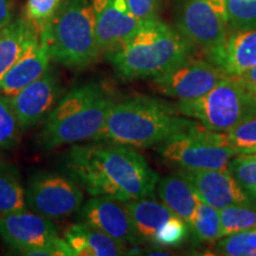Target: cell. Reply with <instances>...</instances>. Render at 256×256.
I'll use <instances>...</instances> for the list:
<instances>
[{
    "mask_svg": "<svg viewBox=\"0 0 256 256\" xmlns=\"http://www.w3.org/2000/svg\"><path fill=\"white\" fill-rule=\"evenodd\" d=\"M66 168L92 196L124 203L151 197L160 179L132 147L106 142L75 144L66 156Z\"/></svg>",
    "mask_w": 256,
    "mask_h": 256,
    "instance_id": "1",
    "label": "cell"
},
{
    "mask_svg": "<svg viewBox=\"0 0 256 256\" xmlns=\"http://www.w3.org/2000/svg\"><path fill=\"white\" fill-rule=\"evenodd\" d=\"M198 126L202 124L179 114L174 104L148 96H133L114 101L94 140L147 148Z\"/></svg>",
    "mask_w": 256,
    "mask_h": 256,
    "instance_id": "2",
    "label": "cell"
},
{
    "mask_svg": "<svg viewBox=\"0 0 256 256\" xmlns=\"http://www.w3.org/2000/svg\"><path fill=\"white\" fill-rule=\"evenodd\" d=\"M192 50L190 42L156 17L140 23L107 58L121 78H154L192 57Z\"/></svg>",
    "mask_w": 256,
    "mask_h": 256,
    "instance_id": "3",
    "label": "cell"
},
{
    "mask_svg": "<svg viewBox=\"0 0 256 256\" xmlns=\"http://www.w3.org/2000/svg\"><path fill=\"white\" fill-rule=\"evenodd\" d=\"M114 100L98 83L74 88L44 120L38 142L46 151L84 140H94L104 128Z\"/></svg>",
    "mask_w": 256,
    "mask_h": 256,
    "instance_id": "4",
    "label": "cell"
},
{
    "mask_svg": "<svg viewBox=\"0 0 256 256\" xmlns=\"http://www.w3.org/2000/svg\"><path fill=\"white\" fill-rule=\"evenodd\" d=\"M38 36L49 48L51 58L69 68L88 66L101 54L89 0H63Z\"/></svg>",
    "mask_w": 256,
    "mask_h": 256,
    "instance_id": "5",
    "label": "cell"
},
{
    "mask_svg": "<svg viewBox=\"0 0 256 256\" xmlns=\"http://www.w3.org/2000/svg\"><path fill=\"white\" fill-rule=\"evenodd\" d=\"M174 106L179 114L222 133L230 132L256 113V98L236 76H226L202 98Z\"/></svg>",
    "mask_w": 256,
    "mask_h": 256,
    "instance_id": "6",
    "label": "cell"
},
{
    "mask_svg": "<svg viewBox=\"0 0 256 256\" xmlns=\"http://www.w3.org/2000/svg\"><path fill=\"white\" fill-rule=\"evenodd\" d=\"M159 153L182 170H222L238 156L226 133L198 126L178 133L159 145Z\"/></svg>",
    "mask_w": 256,
    "mask_h": 256,
    "instance_id": "7",
    "label": "cell"
},
{
    "mask_svg": "<svg viewBox=\"0 0 256 256\" xmlns=\"http://www.w3.org/2000/svg\"><path fill=\"white\" fill-rule=\"evenodd\" d=\"M0 236L8 247L23 255L74 256L50 218L26 209L0 216Z\"/></svg>",
    "mask_w": 256,
    "mask_h": 256,
    "instance_id": "8",
    "label": "cell"
},
{
    "mask_svg": "<svg viewBox=\"0 0 256 256\" xmlns=\"http://www.w3.org/2000/svg\"><path fill=\"white\" fill-rule=\"evenodd\" d=\"M174 17L179 34L204 52L228 36L226 0H174Z\"/></svg>",
    "mask_w": 256,
    "mask_h": 256,
    "instance_id": "9",
    "label": "cell"
},
{
    "mask_svg": "<svg viewBox=\"0 0 256 256\" xmlns=\"http://www.w3.org/2000/svg\"><path fill=\"white\" fill-rule=\"evenodd\" d=\"M26 206L48 218H62L78 212L83 192L75 178L51 172H38L25 191Z\"/></svg>",
    "mask_w": 256,
    "mask_h": 256,
    "instance_id": "10",
    "label": "cell"
},
{
    "mask_svg": "<svg viewBox=\"0 0 256 256\" xmlns=\"http://www.w3.org/2000/svg\"><path fill=\"white\" fill-rule=\"evenodd\" d=\"M226 76L209 60L190 57L152 81L162 94L178 101H191L206 95Z\"/></svg>",
    "mask_w": 256,
    "mask_h": 256,
    "instance_id": "11",
    "label": "cell"
},
{
    "mask_svg": "<svg viewBox=\"0 0 256 256\" xmlns=\"http://www.w3.org/2000/svg\"><path fill=\"white\" fill-rule=\"evenodd\" d=\"M62 84L58 74L50 66L46 72L10 98L22 130L40 124L60 100Z\"/></svg>",
    "mask_w": 256,
    "mask_h": 256,
    "instance_id": "12",
    "label": "cell"
},
{
    "mask_svg": "<svg viewBox=\"0 0 256 256\" xmlns=\"http://www.w3.org/2000/svg\"><path fill=\"white\" fill-rule=\"evenodd\" d=\"M78 218L82 223L107 234L124 246L142 242L124 202L94 196L80 208Z\"/></svg>",
    "mask_w": 256,
    "mask_h": 256,
    "instance_id": "13",
    "label": "cell"
},
{
    "mask_svg": "<svg viewBox=\"0 0 256 256\" xmlns=\"http://www.w3.org/2000/svg\"><path fill=\"white\" fill-rule=\"evenodd\" d=\"M204 203L222 210L230 206H255L256 203L243 191L228 168L180 170Z\"/></svg>",
    "mask_w": 256,
    "mask_h": 256,
    "instance_id": "14",
    "label": "cell"
},
{
    "mask_svg": "<svg viewBox=\"0 0 256 256\" xmlns=\"http://www.w3.org/2000/svg\"><path fill=\"white\" fill-rule=\"evenodd\" d=\"M95 31L101 52H110L130 37L140 22L134 17L126 0H92Z\"/></svg>",
    "mask_w": 256,
    "mask_h": 256,
    "instance_id": "15",
    "label": "cell"
},
{
    "mask_svg": "<svg viewBox=\"0 0 256 256\" xmlns=\"http://www.w3.org/2000/svg\"><path fill=\"white\" fill-rule=\"evenodd\" d=\"M206 56L226 75H241L256 66V28L235 30L220 46L206 51Z\"/></svg>",
    "mask_w": 256,
    "mask_h": 256,
    "instance_id": "16",
    "label": "cell"
},
{
    "mask_svg": "<svg viewBox=\"0 0 256 256\" xmlns=\"http://www.w3.org/2000/svg\"><path fill=\"white\" fill-rule=\"evenodd\" d=\"M49 48L40 36L34 38L25 49L11 69L0 80V94L12 98L22 89L40 78L50 66Z\"/></svg>",
    "mask_w": 256,
    "mask_h": 256,
    "instance_id": "17",
    "label": "cell"
},
{
    "mask_svg": "<svg viewBox=\"0 0 256 256\" xmlns=\"http://www.w3.org/2000/svg\"><path fill=\"white\" fill-rule=\"evenodd\" d=\"M64 240L76 256H118L127 250V246L82 222L69 226Z\"/></svg>",
    "mask_w": 256,
    "mask_h": 256,
    "instance_id": "18",
    "label": "cell"
},
{
    "mask_svg": "<svg viewBox=\"0 0 256 256\" xmlns=\"http://www.w3.org/2000/svg\"><path fill=\"white\" fill-rule=\"evenodd\" d=\"M156 188L160 200L188 226L200 200L190 182L179 172L159 179Z\"/></svg>",
    "mask_w": 256,
    "mask_h": 256,
    "instance_id": "19",
    "label": "cell"
},
{
    "mask_svg": "<svg viewBox=\"0 0 256 256\" xmlns=\"http://www.w3.org/2000/svg\"><path fill=\"white\" fill-rule=\"evenodd\" d=\"M124 204L142 242L152 243L159 229L174 216L162 202L160 203L151 197L133 200Z\"/></svg>",
    "mask_w": 256,
    "mask_h": 256,
    "instance_id": "20",
    "label": "cell"
},
{
    "mask_svg": "<svg viewBox=\"0 0 256 256\" xmlns=\"http://www.w3.org/2000/svg\"><path fill=\"white\" fill-rule=\"evenodd\" d=\"M38 37L36 28L25 18L14 19L0 28V80L23 55L25 49Z\"/></svg>",
    "mask_w": 256,
    "mask_h": 256,
    "instance_id": "21",
    "label": "cell"
},
{
    "mask_svg": "<svg viewBox=\"0 0 256 256\" xmlns=\"http://www.w3.org/2000/svg\"><path fill=\"white\" fill-rule=\"evenodd\" d=\"M26 209L25 190L18 168L0 162V216Z\"/></svg>",
    "mask_w": 256,
    "mask_h": 256,
    "instance_id": "22",
    "label": "cell"
},
{
    "mask_svg": "<svg viewBox=\"0 0 256 256\" xmlns=\"http://www.w3.org/2000/svg\"><path fill=\"white\" fill-rule=\"evenodd\" d=\"M192 235L200 242H215L222 238L220 210L200 200L188 224Z\"/></svg>",
    "mask_w": 256,
    "mask_h": 256,
    "instance_id": "23",
    "label": "cell"
},
{
    "mask_svg": "<svg viewBox=\"0 0 256 256\" xmlns=\"http://www.w3.org/2000/svg\"><path fill=\"white\" fill-rule=\"evenodd\" d=\"M222 238L232 234L256 229V208L230 206L220 210Z\"/></svg>",
    "mask_w": 256,
    "mask_h": 256,
    "instance_id": "24",
    "label": "cell"
},
{
    "mask_svg": "<svg viewBox=\"0 0 256 256\" xmlns=\"http://www.w3.org/2000/svg\"><path fill=\"white\" fill-rule=\"evenodd\" d=\"M22 130L10 98L0 94V154L14 148Z\"/></svg>",
    "mask_w": 256,
    "mask_h": 256,
    "instance_id": "25",
    "label": "cell"
},
{
    "mask_svg": "<svg viewBox=\"0 0 256 256\" xmlns=\"http://www.w3.org/2000/svg\"><path fill=\"white\" fill-rule=\"evenodd\" d=\"M226 168L243 191L256 203V156L238 154L230 160Z\"/></svg>",
    "mask_w": 256,
    "mask_h": 256,
    "instance_id": "26",
    "label": "cell"
},
{
    "mask_svg": "<svg viewBox=\"0 0 256 256\" xmlns=\"http://www.w3.org/2000/svg\"><path fill=\"white\" fill-rule=\"evenodd\" d=\"M216 252L226 256H256V229L220 238Z\"/></svg>",
    "mask_w": 256,
    "mask_h": 256,
    "instance_id": "27",
    "label": "cell"
},
{
    "mask_svg": "<svg viewBox=\"0 0 256 256\" xmlns=\"http://www.w3.org/2000/svg\"><path fill=\"white\" fill-rule=\"evenodd\" d=\"M229 145L238 154L256 153V113L226 133Z\"/></svg>",
    "mask_w": 256,
    "mask_h": 256,
    "instance_id": "28",
    "label": "cell"
},
{
    "mask_svg": "<svg viewBox=\"0 0 256 256\" xmlns=\"http://www.w3.org/2000/svg\"><path fill=\"white\" fill-rule=\"evenodd\" d=\"M226 8L234 30L256 28V0H226Z\"/></svg>",
    "mask_w": 256,
    "mask_h": 256,
    "instance_id": "29",
    "label": "cell"
},
{
    "mask_svg": "<svg viewBox=\"0 0 256 256\" xmlns=\"http://www.w3.org/2000/svg\"><path fill=\"white\" fill-rule=\"evenodd\" d=\"M63 0H28L24 18L40 34L56 14Z\"/></svg>",
    "mask_w": 256,
    "mask_h": 256,
    "instance_id": "30",
    "label": "cell"
},
{
    "mask_svg": "<svg viewBox=\"0 0 256 256\" xmlns=\"http://www.w3.org/2000/svg\"><path fill=\"white\" fill-rule=\"evenodd\" d=\"M188 228V224L180 217L174 215L156 234L152 244L164 246V247H172V246L180 244L184 241V238H186Z\"/></svg>",
    "mask_w": 256,
    "mask_h": 256,
    "instance_id": "31",
    "label": "cell"
},
{
    "mask_svg": "<svg viewBox=\"0 0 256 256\" xmlns=\"http://www.w3.org/2000/svg\"><path fill=\"white\" fill-rule=\"evenodd\" d=\"M128 8L140 23L158 17L159 0H126Z\"/></svg>",
    "mask_w": 256,
    "mask_h": 256,
    "instance_id": "32",
    "label": "cell"
},
{
    "mask_svg": "<svg viewBox=\"0 0 256 256\" xmlns=\"http://www.w3.org/2000/svg\"><path fill=\"white\" fill-rule=\"evenodd\" d=\"M14 0H0V28L14 20Z\"/></svg>",
    "mask_w": 256,
    "mask_h": 256,
    "instance_id": "33",
    "label": "cell"
},
{
    "mask_svg": "<svg viewBox=\"0 0 256 256\" xmlns=\"http://www.w3.org/2000/svg\"><path fill=\"white\" fill-rule=\"evenodd\" d=\"M236 78L243 83V86L256 98V66H252V69L247 70V72L241 74V75H238Z\"/></svg>",
    "mask_w": 256,
    "mask_h": 256,
    "instance_id": "34",
    "label": "cell"
},
{
    "mask_svg": "<svg viewBox=\"0 0 256 256\" xmlns=\"http://www.w3.org/2000/svg\"><path fill=\"white\" fill-rule=\"evenodd\" d=\"M254 154H255V156H256V153H254Z\"/></svg>",
    "mask_w": 256,
    "mask_h": 256,
    "instance_id": "35",
    "label": "cell"
}]
</instances>
